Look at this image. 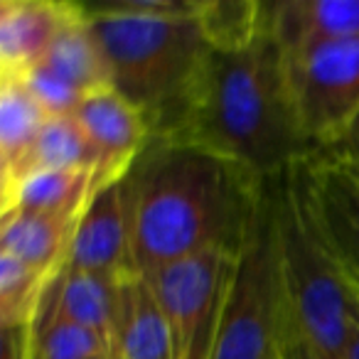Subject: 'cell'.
I'll list each match as a JSON object with an SVG mask.
<instances>
[{
    "mask_svg": "<svg viewBox=\"0 0 359 359\" xmlns=\"http://www.w3.org/2000/svg\"><path fill=\"white\" fill-rule=\"evenodd\" d=\"M266 11L269 30L283 55L359 37V0H280L266 3Z\"/></svg>",
    "mask_w": 359,
    "mask_h": 359,
    "instance_id": "obj_12",
    "label": "cell"
},
{
    "mask_svg": "<svg viewBox=\"0 0 359 359\" xmlns=\"http://www.w3.org/2000/svg\"><path fill=\"white\" fill-rule=\"evenodd\" d=\"M55 278L37 273L35 269L20 264L13 256L0 254V323H3V330H25L35 325L42 298Z\"/></svg>",
    "mask_w": 359,
    "mask_h": 359,
    "instance_id": "obj_22",
    "label": "cell"
},
{
    "mask_svg": "<svg viewBox=\"0 0 359 359\" xmlns=\"http://www.w3.org/2000/svg\"><path fill=\"white\" fill-rule=\"evenodd\" d=\"M84 11L104 50L111 89L143 111L153 138L168 135L212 52L197 0H123Z\"/></svg>",
    "mask_w": 359,
    "mask_h": 359,
    "instance_id": "obj_3",
    "label": "cell"
},
{
    "mask_svg": "<svg viewBox=\"0 0 359 359\" xmlns=\"http://www.w3.org/2000/svg\"><path fill=\"white\" fill-rule=\"evenodd\" d=\"M45 114L22 76L0 74V175L3 195L25 175L27 160L35 148Z\"/></svg>",
    "mask_w": 359,
    "mask_h": 359,
    "instance_id": "obj_16",
    "label": "cell"
},
{
    "mask_svg": "<svg viewBox=\"0 0 359 359\" xmlns=\"http://www.w3.org/2000/svg\"><path fill=\"white\" fill-rule=\"evenodd\" d=\"M114 347L104 334L67 323L40 308L32 325V359H111Z\"/></svg>",
    "mask_w": 359,
    "mask_h": 359,
    "instance_id": "obj_21",
    "label": "cell"
},
{
    "mask_svg": "<svg viewBox=\"0 0 359 359\" xmlns=\"http://www.w3.org/2000/svg\"><path fill=\"white\" fill-rule=\"evenodd\" d=\"M347 359H359V293L357 300H354V318H352V334H349V344H347Z\"/></svg>",
    "mask_w": 359,
    "mask_h": 359,
    "instance_id": "obj_24",
    "label": "cell"
},
{
    "mask_svg": "<svg viewBox=\"0 0 359 359\" xmlns=\"http://www.w3.org/2000/svg\"><path fill=\"white\" fill-rule=\"evenodd\" d=\"M288 175L325 249L359 293V158L337 143L298 160Z\"/></svg>",
    "mask_w": 359,
    "mask_h": 359,
    "instance_id": "obj_8",
    "label": "cell"
},
{
    "mask_svg": "<svg viewBox=\"0 0 359 359\" xmlns=\"http://www.w3.org/2000/svg\"><path fill=\"white\" fill-rule=\"evenodd\" d=\"M111 359H116V357H111Z\"/></svg>",
    "mask_w": 359,
    "mask_h": 359,
    "instance_id": "obj_26",
    "label": "cell"
},
{
    "mask_svg": "<svg viewBox=\"0 0 359 359\" xmlns=\"http://www.w3.org/2000/svg\"><path fill=\"white\" fill-rule=\"evenodd\" d=\"M118 288L121 278L62 269L47 288L42 308L55 318L94 330L111 342L118 313Z\"/></svg>",
    "mask_w": 359,
    "mask_h": 359,
    "instance_id": "obj_15",
    "label": "cell"
},
{
    "mask_svg": "<svg viewBox=\"0 0 359 359\" xmlns=\"http://www.w3.org/2000/svg\"><path fill=\"white\" fill-rule=\"evenodd\" d=\"M266 182L182 140L153 138L123 175L138 276L212 249L239 251Z\"/></svg>",
    "mask_w": 359,
    "mask_h": 359,
    "instance_id": "obj_1",
    "label": "cell"
},
{
    "mask_svg": "<svg viewBox=\"0 0 359 359\" xmlns=\"http://www.w3.org/2000/svg\"><path fill=\"white\" fill-rule=\"evenodd\" d=\"M37 67L55 74L57 79L79 91L81 96L109 89V65H106L104 50H101L99 40L89 25L84 6H81L79 15L57 35L50 52Z\"/></svg>",
    "mask_w": 359,
    "mask_h": 359,
    "instance_id": "obj_18",
    "label": "cell"
},
{
    "mask_svg": "<svg viewBox=\"0 0 359 359\" xmlns=\"http://www.w3.org/2000/svg\"><path fill=\"white\" fill-rule=\"evenodd\" d=\"M101 182L91 170H32L3 195V212L79 217Z\"/></svg>",
    "mask_w": 359,
    "mask_h": 359,
    "instance_id": "obj_17",
    "label": "cell"
},
{
    "mask_svg": "<svg viewBox=\"0 0 359 359\" xmlns=\"http://www.w3.org/2000/svg\"><path fill=\"white\" fill-rule=\"evenodd\" d=\"M339 143H342L344 148L349 150V153H354V155L359 158V118L354 121L352 128L347 130V135H344V138L339 140ZM334 145H337V143H334Z\"/></svg>",
    "mask_w": 359,
    "mask_h": 359,
    "instance_id": "obj_25",
    "label": "cell"
},
{
    "mask_svg": "<svg viewBox=\"0 0 359 359\" xmlns=\"http://www.w3.org/2000/svg\"><path fill=\"white\" fill-rule=\"evenodd\" d=\"M32 170H91L101 175V160L74 116H50L35 140L25 175Z\"/></svg>",
    "mask_w": 359,
    "mask_h": 359,
    "instance_id": "obj_20",
    "label": "cell"
},
{
    "mask_svg": "<svg viewBox=\"0 0 359 359\" xmlns=\"http://www.w3.org/2000/svg\"><path fill=\"white\" fill-rule=\"evenodd\" d=\"M269 15V11H266ZM165 140L200 145L261 182L315 153L298 123L285 57L266 30L244 50H212Z\"/></svg>",
    "mask_w": 359,
    "mask_h": 359,
    "instance_id": "obj_2",
    "label": "cell"
},
{
    "mask_svg": "<svg viewBox=\"0 0 359 359\" xmlns=\"http://www.w3.org/2000/svg\"><path fill=\"white\" fill-rule=\"evenodd\" d=\"M273 180L266 182L226 285L210 359H280L278 254Z\"/></svg>",
    "mask_w": 359,
    "mask_h": 359,
    "instance_id": "obj_5",
    "label": "cell"
},
{
    "mask_svg": "<svg viewBox=\"0 0 359 359\" xmlns=\"http://www.w3.org/2000/svg\"><path fill=\"white\" fill-rule=\"evenodd\" d=\"M236 254L212 249L143 276L168 320L175 359H210Z\"/></svg>",
    "mask_w": 359,
    "mask_h": 359,
    "instance_id": "obj_7",
    "label": "cell"
},
{
    "mask_svg": "<svg viewBox=\"0 0 359 359\" xmlns=\"http://www.w3.org/2000/svg\"><path fill=\"white\" fill-rule=\"evenodd\" d=\"M65 269L111 278L138 276L130 256L123 177L101 182L86 202L72 234Z\"/></svg>",
    "mask_w": 359,
    "mask_h": 359,
    "instance_id": "obj_9",
    "label": "cell"
},
{
    "mask_svg": "<svg viewBox=\"0 0 359 359\" xmlns=\"http://www.w3.org/2000/svg\"><path fill=\"white\" fill-rule=\"evenodd\" d=\"M197 20L212 50L249 47L269 25L266 3L256 0H197Z\"/></svg>",
    "mask_w": 359,
    "mask_h": 359,
    "instance_id": "obj_19",
    "label": "cell"
},
{
    "mask_svg": "<svg viewBox=\"0 0 359 359\" xmlns=\"http://www.w3.org/2000/svg\"><path fill=\"white\" fill-rule=\"evenodd\" d=\"M81 13L76 3L3 0L0 3V74L22 76L35 69L52 42Z\"/></svg>",
    "mask_w": 359,
    "mask_h": 359,
    "instance_id": "obj_11",
    "label": "cell"
},
{
    "mask_svg": "<svg viewBox=\"0 0 359 359\" xmlns=\"http://www.w3.org/2000/svg\"><path fill=\"white\" fill-rule=\"evenodd\" d=\"M298 123L315 150L339 143L359 118V37L283 55Z\"/></svg>",
    "mask_w": 359,
    "mask_h": 359,
    "instance_id": "obj_6",
    "label": "cell"
},
{
    "mask_svg": "<svg viewBox=\"0 0 359 359\" xmlns=\"http://www.w3.org/2000/svg\"><path fill=\"white\" fill-rule=\"evenodd\" d=\"M111 347L116 359H175L168 320L143 276L121 278Z\"/></svg>",
    "mask_w": 359,
    "mask_h": 359,
    "instance_id": "obj_13",
    "label": "cell"
},
{
    "mask_svg": "<svg viewBox=\"0 0 359 359\" xmlns=\"http://www.w3.org/2000/svg\"><path fill=\"white\" fill-rule=\"evenodd\" d=\"M25 84L30 86L32 96L37 99V104L45 109L47 116H74V111L79 109V104L86 99L76 89H72L69 84H65L62 79H57L55 74H50L42 67H35L27 74H22Z\"/></svg>",
    "mask_w": 359,
    "mask_h": 359,
    "instance_id": "obj_23",
    "label": "cell"
},
{
    "mask_svg": "<svg viewBox=\"0 0 359 359\" xmlns=\"http://www.w3.org/2000/svg\"><path fill=\"white\" fill-rule=\"evenodd\" d=\"M74 118L99 155L104 182L123 177L153 140V130L143 111L111 86L86 96L74 111Z\"/></svg>",
    "mask_w": 359,
    "mask_h": 359,
    "instance_id": "obj_10",
    "label": "cell"
},
{
    "mask_svg": "<svg viewBox=\"0 0 359 359\" xmlns=\"http://www.w3.org/2000/svg\"><path fill=\"white\" fill-rule=\"evenodd\" d=\"M278 254L280 359H347L354 293L315 231L293 180L271 185Z\"/></svg>",
    "mask_w": 359,
    "mask_h": 359,
    "instance_id": "obj_4",
    "label": "cell"
},
{
    "mask_svg": "<svg viewBox=\"0 0 359 359\" xmlns=\"http://www.w3.org/2000/svg\"><path fill=\"white\" fill-rule=\"evenodd\" d=\"M79 217L35 215V212H3L0 254L13 256L37 273L55 278L65 269L67 251Z\"/></svg>",
    "mask_w": 359,
    "mask_h": 359,
    "instance_id": "obj_14",
    "label": "cell"
}]
</instances>
